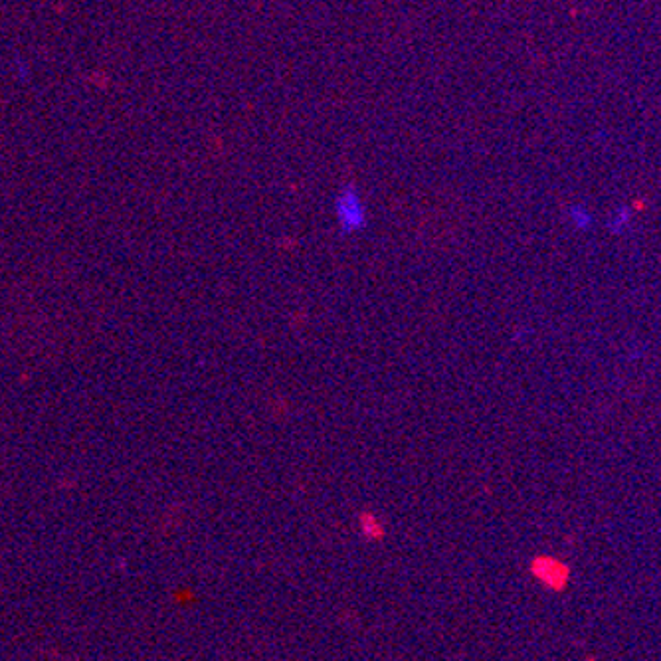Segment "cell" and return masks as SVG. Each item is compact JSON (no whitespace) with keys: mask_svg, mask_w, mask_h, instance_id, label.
I'll return each instance as SVG.
<instances>
[{"mask_svg":"<svg viewBox=\"0 0 661 661\" xmlns=\"http://www.w3.org/2000/svg\"><path fill=\"white\" fill-rule=\"evenodd\" d=\"M335 218L345 234H355L367 226L369 212L355 185H345L335 196Z\"/></svg>","mask_w":661,"mask_h":661,"instance_id":"cell-1","label":"cell"},{"mask_svg":"<svg viewBox=\"0 0 661 661\" xmlns=\"http://www.w3.org/2000/svg\"><path fill=\"white\" fill-rule=\"evenodd\" d=\"M632 224V208L630 206H618L612 214H610V220H608V228L614 236H620L624 234Z\"/></svg>","mask_w":661,"mask_h":661,"instance_id":"cell-2","label":"cell"},{"mask_svg":"<svg viewBox=\"0 0 661 661\" xmlns=\"http://www.w3.org/2000/svg\"><path fill=\"white\" fill-rule=\"evenodd\" d=\"M568 220L576 230H590L594 226V214L584 204H572L568 208Z\"/></svg>","mask_w":661,"mask_h":661,"instance_id":"cell-3","label":"cell"}]
</instances>
